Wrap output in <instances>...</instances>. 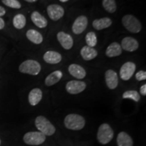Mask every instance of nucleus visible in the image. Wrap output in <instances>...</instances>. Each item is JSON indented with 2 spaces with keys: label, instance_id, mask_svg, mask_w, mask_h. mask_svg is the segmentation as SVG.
Listing matches in <instances>:
<instances>
[{
  "label": "nucleus",
  "instance_id": "f257e3e1",
  "mask_svg": "<svg viewBox=\"0 0 146 146\" xmlns=\"http://www.w3.org/2000/svg\"><path fill=\"white\" fill-rule=\"evenodd\" d=\"M20 72L23 74L36 76L41 72V65L39 62L35 60H27L23 62L18 68Z\"/></svg>",
  "mask_w": 146,
  "mask_h": 146
},
{
  "label": "nucleus",
  "instance_id": "f03ea898",
  "mask_svg": "<svg viewBox=\"0 0 146 146\" xmlns=\"http://www.w3.org/2000/svg\"><path fill=\"white\" fill-rule=\"evenodd\" d=\"M64 125L67 129L70 130H81L85 125V120L79 114H70L64 118Z\"/></svg>",
  "mask_w": 146,
  "mask_h": 146
},
{
  "label": "nucleus",
  "instance_id": "7ed1b4c3",
  "mask_svg": "<svg viewBox=\"0 0 146 146\" xmlns=\"http://www.w3.org/2000/svg\"><path fill=\"white\" fill-rule=\"evenodd\" d=\"M122 24L128 31L132 33H139L142 29L141 22L132 14L124 16L122 18Z\"/></svg>",
  "mask_w": 146,
  "mask_h": 146
},
{
  "label": "nucleus",
  "instance_id": "20e7f679",
  "mask_svg": "<svg viewBox=\"0 0 146 146\" xmlns=\"http://www.w3.org/2000/svg\"><path fill=\"white\" fill-rule=\"evenodd\" d=\"M35 124L39 132L45 136H51L56 132V128L45 116H37L35 120Z\"/></svg>",
  "mask_w": 146,
  "mask_h": 146
},
{
  "label": "nucleus",
  "instance_id": "39448f33",
  "mask_svg": "<svg viewBox=\"0 0 146 146\" xmlns=\"http://www.w3.org/2000/svg\"><path fill=\"white\" fill-rule=\"evenodd\" d=\"M113 137H114V131L108 124L104 123L100 126L97 137L100 143L104 145L108 143L112 139Z\"/></svg>",
  "mask_w": 146,
  "mask_h": 146
},
{
  "label": "nucleus",
  "instance_id": "423d86ee",
  "mask_svg": "<svg viewBox=\"0 0 146 146\" xmlns=\"http://www.w3.org/2000/svg\"><path fill=\"white\" fill-rule=\"evenodd\" d=\"M46 136L41 132L32 131L27 133L23 137V141L30 145H39L44 143Z\"/></svg>",
  "mask_w": 146,
  "mask_h": 146
},
{
  "label": "nucleus",
  "instance_id": "0eeeda50",
  "mask_svg": "<svg viewBox=\"0 0 146 146\" xmlns=\"http://www.w3.org/2000/svg\"><path fill=\"white\" fill-rule=\"evenodd\" d=\"M137 66L133 62H127L120 67L119 71L120 77L123 81H127L130 80L135 72Z\"/></svg>",
  "mask_w": 146,
  "mask_h": 146
},
{
  "label": "nucleus",
  "instance_id": "6e6552de",
  "mask_svg": "<svg viewBox=\"0 0 146 146\" xmlns=\"http://www.w3.org/2000/svg\"><path fill=\"white\" fill-rule=\"evenodd\" d=\"M47 13L49 18L53 21H58L64 16L65 11L62 6L59 4H50L47 8Z\"/></svg>",
  "mask_w": 146,
  "mask_h": 146
},
{
  "label": "nucleus",
  "instance_id": "1a4fd4ad",
  "mask_svg": "<svg viewBox=\"0 0 146 146\" xmlns=\"http://www.w3.org/2000/svg\"><path fill=\"white\" fill-rule=\"evenodd\" d=\"M87 84L84 81L79 80H72L68 81L66 85V90L68 94L76 95L81 94L86 89Z\"/></svg>",
  "mask_w": 146,
  "mask_h": 146
},
{
  "label": "nucleus",
  "instance_id": "9d476101",
  "mask_svg": "<svg viewBox=\"0 0 146 146\" xmlns=\"http://www.w3.org/2000/svg\"><path fill=\"white\" fill-rule=\"evenodd\" d=\"M89 21L87 16L81 15L74 20L72 25V31L75 35H81L86 30L88 26Z\"/></svg>",
  "mask_w": 146,
  "mask_h": 146
},
{
  "label": "nucleus",
  "instance_id": "9b49d317",
  "mask_svg": "<svg viewBox=\"0 0 146 146\" xmlns=\"http://www.w3.org/2000/svg\"><path fill=\"white\" fill-rule=\"evenodd\" d=\"M60 45L66 50H70L74 45V39L70 34L64 31H59L56 35Z\"/></svg>",
  "mask_w": 146,
  "mask_h": 146
},
{
  "label": "nucleus",
  "instance_id": "f8f14e48",
  "mask_svg": "<svg viewBox=\"0 0 146 146\" xmlns=\"http://www.w3.org/2000/svg\"><path fill=\"white\" fill-rule=\"evenodd\" d=\"M120 46L122 50L128 52H133L137 50L139 47V43L137 40L132 36H125L121 41Z\"/></svg>",
  "mask_w": 146,
  "mask_h": 146
},
{
  "label": "nucleus",
  "instance_id": "ddd939ff",
  "mask_svg": "<svg viewBox=\"0 0 146 146\" xmlns=\"http://www.w3.org/2000/svg\"><path fill=\"white\" fill-rule=\"evenodd\" d=\"M105 82L110 89H115L118 87L119 80L116 72L112 69H108L105 72Z\"/></svg>",
  "mask_w": 146,
  "mask_h": 146
},
{
  "label": "nucleus",
  "instance_id": "4468645a",
  "mask_svg": "<svg viewBox=\"0 0 146 146\" xmlns=\"http://www.w3.org/2000/svg\"><path fill=\"white\" fill-rule=\"evenodd\" d=\"M69 74L76 79H83L87 75L85 69L78 64H71L68 68Z\"/></svg>",
  "mask_w": 146,
  "mask_h": 146
},
{
  "label": "nucleus",
  "instance_id": "2eb2a0df",
  "mask_svg": "<svg viewBox=\"0 0 146 146\" xmlns=\"http://www.w3.org/2000/svg\"><path fill=\"white\" fill-rule=\"evenodd\" d=\"M43 59L49 64H57L62 61V56L60 53L56 51L49 50L43 54Z\"/></svg>",
  "mask_w": 146,
  "mask_h": 146
},
{
  "label": "nucleus",
  "instance_id": "dca6fc26",
  "mask_svg": "<svg viewBox=\"0 0 146 146\" xmlns=\"http://www.w3.org/2000/svg\"><path fill=\"white\" fill-rule=\"evenodd\" d=\"M31 18L34 25L39 29H44L48 25L47 20L38 11L33 12Z\"/></svg>",
  "mask_w": 146,
  "mask_h": 146
},
{
  "label": "nucleus",
  "instance_id": "f3484780",
  "mask_svg": "<svg viewBox=\"0 0 146 146\" xmlns=\"http://www.w3.org/2000/svg\"><path fill=\"white\" fill-rule=\"evenodd\" d=\"M123 53V50L120 43L118 42H112L107 47L106 50V56L108 58H114L119 56Z\"/></svg>",
  "mask_w": 146,
  "mask_h": 146
},
{
  "label": "nucleus",
  "instance_id": "a211bd4d",
  "mask_svg": "<svg viewBox=\"0 0 146 146\" xmlns=\"http://www.w3.org/2000/svg\"><path fill=\"white\" fill-rule=\"evenodd\" d=\"M80 54L82 58L85 61H91L96 58L98 55V52L94 47H91L85 45L81 49Z\"/></svg>",
  "mask_w": 146,
  "mask_h": 146
},
{
  "label": "nucleus",
  "instance_id": "6ab92c4d",
  "mask_svg": "<svg viewBox=\"0 0 146 146\" xmlns=\"http://www.w3.org/2000/svg\"><path fill=\"white\" fill-rule=\"evenodd\" d=\"M112 25V21L108 17H104L94 20L92 22V27L97 31H102L108 29Z\"/></svg>",
  "mask_w": 146,
  "mask_h": 146
},
{
  "label": "nucleus",
  "instance_id": "aec40b11",
  "mask_svg": "<svg viewBox=\"0 0 146 146\" xmlns=\"http://www.w3.org/2000/svg\"><path fill=\"white\" fill-rule=\"evenodd\" d=\"M63 76V72L61 70H57L51 72L47 76L45 79V85L47 87H51L58 83Z\"/></svg>",
  "mask_w": 146,
  "mask_h": 146
},
{
  "label": "nucleus",
  "instance_id": "412c9836",
  "mask_svg": "<svg viewBox=\"0 0 146 146\" xmlns=\"http://www.w3.org/2000/svg\"><path fill=\"white\" fill-rule=\"evenodd\" d=\"M26 36L29 41L35 45L41 44L43 41L42 34L35 29H29L26 33Z\"/></svg>",
  "mask_w": 146,
  "mask_h": 146
},
{
  "label": "nucleus",
  "instance_id": "4be33fe9",
  "mask_svg": "<svg viewBox=\"0 0 146 146\" xmlns=\"http://www.w3.org/2000/svg\"><path fill=\"white\" fill-rule=\"evenodd\" d=\"M43 97V92L39 88L33 89L29 94V102L33 106H35L41 102Z\"/></svg>",
  "mask_w": 146,
  "mask_h": 146
},
{
  "label": "nucleus",
  "instance_id": "5701e85b",
  "mask_svg": "<svg viewBox=\"0 0 146 146\" xmlns=\"http://www.w3.org/2000/svg\"><path fill=\"white\" fill-rule=\"evenodd\" d=\"M118 146H133V141L127 133L120 132L117 137Z\"/></svg>",
  "mask_w": 146,
  "mask_h": 146
},
{
  "label": "nucleus",
  "instance_id": "b1692460",
  "mask_svg": "<svg viewBox=\"0 0 146 146\" xmlns=\"http://www.w3.org/2000/svg\"><path fill=\"white\" fill-rule=\"evenodd\" d=\"M12 23L16 29L21 30V29L25 28V27L26 26L27 18L23 14H18L13 18Z\"/></svg>",
  "mask_w": 146,
  "mask_h": 146
},
{
  "label": "nucleus",
  "instance_id": "393cba45",
  "mask_svg": "<svg viewBox=\"0 0 146 146\" xmlns=\"http://www.w3.org/2000/svg\"><path fill=\"white\" fill-rule=\"evenodd\" d=\"M102 6L108 13H114L117 9L116 0H102Z\"/></svg>",
  "mask_w": 146,
  "mask_h": 146
},
{
  "label": "nucleus",
  "instance_id": "a878e982",
  "mask_svg": "<svg viewBox=\"0 0 146 146\" xmlns=\"http://www.w3.org/2000/svg\"><path fill=\"white\" fill-rule=\"evenodd\" d=\"M85 42L87 45L91 47H96L98 44V37L96 33L94 31L88 32L85 35Z\"/></svg>",
  "mask_w": 146,
  "mask_h": 146
},
{
  "label": "nucleus",
  "instance_id": "bb28decb",
  "mask_svg": "<svg viewBox=\"0 0 146 146\" xmlns=\"http://www.w3.org/2000/svg\"><path fill=\"white\" fill-rule=\"evenodd\" d=\"M123 99H131L133 101L138 102L140 100V95L135 90L126 91L123 94Z\"/></svg>",
  "mask_w": 146,
  "mask_h": 146
},
{
  "label": "nucleus",
  "instance_id": "cd10ccee",
  "mask_svg": "<svg viewBox=\"0 0 146 146\" xmlns=\"http://www.w3.org/2000/svg\"><path fill=\"white\" fill-rule=\"evenodd\" d=\"M1 1L5 5L13 9H20L22 6L18 0H1Z\"/></svg>",
  "mask_w": 146,
  "mask_h": 146
},
{
  "label": "nucleus",
  "instance_id": "c85d7f7f",
  "mask_svg": "<svg viewBox=\"0 0 146 146\" xmlns=\"http://www.w3.org/2000/svg\"><path fill=\"white\" fill-rule=\"evenodd\" d=\"M135 78L137 81H142L146 80V72L145 70H141L138 71L135 74Z\"/></svg>",
  "mask_w": 146,
  "mask_h": 146
},
{
  "label": "nucleus",
  "instance_id": "c756f323",
  "mask_svg": "<svg viewBox=\"0 0 146 146\" xmlns=\"http://www.w3.org/2000/svg\"><path fill=\"white\" fill-rule=\"evenodd\" d=\"M140 94L143 96H146V84H144L140 87Z\"/></svg>",
  "mask_w": 146,
  "mask_h": 146
},
{
  "label": "nucleus",
  "instance_id": "7c9ffc66",
  "mask_svg": "<svg viewBox=\"0 0 146 146\" xmlns=\"http://www.w3.org/2000/svg\"><path fill=\"white\" fill-rule=\"evenodd\" d=\"M5 27V21L2 18L0 17V30H2Z\"/></svg>",
  "mask_w": 146,
  "mask_h": 146
},
{
  "label": "nucleus",
  "instance_id": "2f4dec72",
  "mask_svg": "<svg viewBox=\"0 0 146 146\" xmlns=\"http://www.w3.org/2000/svg\"><path fill=\"white\" fill-rule=\"evenodd\" d=\"M5 13H6V11H5V8H3V7L1 6L0 5V17H1V16H4Z\"/></svg>",
  "mask_w": 146,
  "mask_h": 146
},
{
  "label": "nucleus",
  "instance_id": "473e14b6",
  "mask_svg": "<svg viewBox=\"0 0 146 146\" xmlns=\"http://www.w3.org/2000/svg\"><path fill=\"white\" fill-rule=\"evenodd\" d=\"M25 1H26L27 2L29 3H35L36 2V1H37L38 0H25Z\"/></svg>",
  "mask_w": 146,
  "mask_h": 146
},
{
  "label": "nucleus",
  "instance_id": "72a5a7b5",
  "mask_svg": "<svg viewBox=\"0 0 146 146\" xmlns=\"http://www.w3.org/2000/svg\"><path fill=\"white\" fill-rule=\"evenodd\" d=\"M60 1H61V2L62 3H65V2H67V1H68L69 0H59Z\"/></svg>",
  "mask_w": 146,
  "mask_h": 146
},
{
  "label": "nucleus",
  "instance_id": "f704fd0d",
  "mask_svg": "<svg viewBox=\"0 0 146 146\" xmlns=\"http://www.w3.org/2000/svg\"><path fill=\"white\" fill-rule=\"evenodd\" d=\"M1 139H0V145H1Z\"/></svg>",
  "mask_w": 146,
  "mask_h": 146
}]
</instances>
